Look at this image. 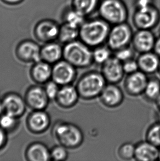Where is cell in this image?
<instances>
[{"label":"cell","instance_id":"8992f818","mask_svg":"<svg viewBox=\"0 0 160 161\" xmlns=\"http://www.w3.org/2000/svg\"><path fill=\"white\" fill-rule=\"evenodd\" d=\"M133 34L132 28L126 22L114 25L106 41L108 46L114 52L130 46Z\"/></svg>","mask_w":160,"mask_h":161},{"label":"cell","instance_id":"60d3db41","mask_svg":"<svg viewBox=\"0 0 160 161\" xmlns=\"http://www.w3.org/2000/svg\"><path fill=\"white\" fill-rule=\"evenodd\" d=\"M156 103H157V106L158 107V110L160 111V97L158 98V100L156 101Z\"/></svg>","mask_w":160,"mask_h":161},{"label":"cell","instance_id":"d590c367","mask_svg":"<svg viewBox=\"0 0 160 161\" xmlns=\"http://www.w3.org/2000/svg\"><path fill=\"white\" fill-rule=\"evenodd\" d=\"M136 9L143 8L154 5V0H135Z\"/></svg>","mask_w":160,"mask_h":161},{"label":"cell","instance_id":"f1b7e54d","mask_svg":"<svg viewBox=\"0 0 160 161\" xmlns=\"http://www.w3.org/2000/svg\"><path fill=\"white\" fill-rule=\"evenodd\" d=\"M146 140L155 146L160 147V123L152 124L147 129L146 133Z\"/></svg>","mask_w":160,"mask_h":161},{"label":"cell","instance_id":"2e32d148","mask_svg":"<svg viewBox=\"0 0 160 161\" xmlns=\"http://www.w3.org/2000/svg\"><path fill=\"white\" fill-rule=\"evenodd\" d=\"M5 113L12 115L15 117H20L26 111L27 106L25 101L18 94L9 93L7 94L2 99Z\"/></svg>","mask_w":160,"mask_h":161},{"label":"cell","instance_id":"7402d4cb","mask_svg":"<svg viewBox=\"0 0 160 161\" xmlns=\"http://www.w3.org/2000/svg\"><path fill=\"white\" fill-rule=\"evenodd\" d=\"M52 68L45 61L36 62L31 68L30 75L33 80L38 84H45L52 78Z\"/></svg>","mask_w":160,"mask_h":161},{"label":"cell","instance_id":"836d02e7","mask_svg":"<svg viewBox=\"0 0 160 161\" xmlns=\"http://www.w3.org/2000/svg\"><path fill=\"white\" fill-rule=\"evenodd\" d=\"M59 86V85L55 83L54 81H49L46 83L45 90L50 100H56L60 89Z\"/></svg>","mask_w":160,"mask_h":161},{"label":"cell","instance_id":"277c9868","mask_svg":"<svg viewBox=\"0 0 160 161\" xmlns=\"http://www.w3.org/2000/svg\"><path fill=\"white\" fill-rule=\"evenodd\" d=\"M99 17L111 25L126 22L128 11L122 0H100L97 10Z\"/></svg>","mask_w":160,"mask_h":161},{"label":"cell","instance_id":"603a6c76","mask_svg":"<svg viewBox=\"0 0 160 161\" xmlns=\"http://www.w3.org/2000/svg\"><path fill=\"white\" fill-rule=\"evenodd\" d=\"M25 156L30 161H48L51 159V151L45 145L40 142L31 144L26 149Z\"/></svg>","mask_w":160,"mask_h":161},{"label":"cell","instance_id":"ffe728a7","mask_svg":"<svg viewBox=\"0 0 160 161\" xmlns=\"http://www.w3.org/2000/svg\"><path fill=\"white\" fill-rule=\"evenodd\" d=\"M159 148L147 141L136 145L134 159L139 161H154L158 159Z\"/></svg>","mask_w":160,"mask_h":161},{"label":"cell","instance_id":"cb8c5ba5","mask_svg":"<svg viewBox=\"0 0 160 161\" xmlns=\"http://www.w3.org/2000/svg\"><path fill=\"white\" fill-rule=\"evenodd\" d=\"M100 0H72V7L86 17L97 11Z\"/></svg>","mask_w":160,"mask_h":161},{"label":"cell","instance_id":"f546056e","mask_svg":"<svg viewBox=\"0 0 160 161\" xmlns=\"http://www.w3.org/2000/svg\"><path fill=\"white\" fill-rule=\"evenodd\" d=\"M136 145L131 142H125L120 146L117 150V156L120 158L128 161L134 158Z\"/></svg>","mask_w":160,"mask_h":161},{"label":"cell","instance_id":"7a4b0ae2","mask_svg":"<svg viewBox=\"0 0 160 161\" xmlns=\"http://www.w3.org/2000/svg\"><path fill=\"white\" fill-rule=\"evenodd\" d=\"M63 57L76 68H88L94 63L93 51L80 40L64 45Z\"/></svg>","mask_w":160,"mask_h":161},{"label":"cell","instance_id":"5b68a950","mask_svg":"<svg viewBox=\"0 0 160 161\" xmlns=\"http://www.w3.org/2000/svg\"><path fill=\"white\" fill-rule=\"evenodd\" d=\"M54 135L60 145L70 149L78 148L84 140L81 129L75 124L59 122L54 128Z\"/></svg>","mask_w":160,"mask_h":161},{"label":"cell","instance_id":"6da1fadb","mask_svg":"<svg viewBox=\"0 0 160 161\" xmlns=\"http://www.w3.org/2000/svg\"><path fill=\"white\" fill-rule=\"evenodd\" d=\"M111 25L101 18L85 20L79 28V39L90 48H95L106 42Z\"/></svg>","mask_w":160,"mask_h":161},{"label":"cell","instance_id":"1f68e13d","mask_svg":"<svg viewBox=\"0 0 160 161\" xmlns=\"http://www.w3.org/2000/svg\"><path fill=\"white\" fill-rule=\"evenodd\" d=\"M50 151L51 159L54 161H65L68 157L67 148L61 145L55 146Z\"/></svg>","mask_w":160,"mask_h":161},{"label":"cell","instance_id":"9c48e42d","mask_svg":"<svg viewBox=\"0 0 160 161\" xmlns=\"http://www.w3.org/2000/svg\"><path fill=\"white\" fill-rule=\"evenodd\" d=\"M59 28L60 25L56 21L45 19L37 22L35 25L34 33L39 42L47 43L58 39Z\"/></svg>","mask_w":160,"mask_h":161},{"label":"cell","instance_id":"7bdbcfd3","mask_svg":"<svg viewBox=\"0 0 160 161\" xmlns=\"http://www.w3.org/2000/svg\"><path fill=\"white\" fill-rule=\"evenodd\" d=\"M157 72H158V74H159V75H160V64H159V67H158V71H157Z\"/></svg>","mask_w":160,"mask_h":161},{"label":"cell","instance_id":"30bf717a","mask_svg":"<svg viewBox=\"0 0 160 161\" xmlns=\"http://www.w3.org/2000/svg\"><path fill=\"white\" fill-rule=\"evenodd\" d=\"M41 48L36 42L25 40L18 44L15 53L21 61L35 63L41 61Z\"/></svg>","mask_w":160,"mask_h":161},{"label":"cell","instance_id":"f35d334b","mask_svg":"<svg viewBox=\"0 0 160 161\" xmlns=\"http://www.w3.org/2000/svg\"><path fill=\"white\" fill-rule=\"evenodd\" d=\"M24 1V0H1L3 3L10 6H15L20 4Z\"/></svg>","mask_w":160,"mask_h":161},{"label":"cell","instance_id":"83f0119b","mask_svg":"<svg viewBox=\"0 0 160 161\" xmlns=\"http://www.w3.org/2000/svg\"><path fill=\"white\" fill-rule=\"evenodd\" d=\"M111 51L108 46H99L93 51V62L102 65L111 57Z\"/></svg>","mask_w":160,"mask_h":161},{"label":"cell","instance_id":"8fae6325","mask_svg":"<svg viewBox=\"0 0 160 161\" xmlns=\"http://www.w3.org/2000/svg\"><path fill=\"white\" fill-rule=\"evenodd\" d=\"M148 81L147 74L139 70L128 74L124 82L125 92L130 96H139L144 93Z\"/></svg>","mask_w":160,"mask_h":161},{"label":"cell","instance_id":"f6af8a7d","mask_svg":"<svg viewBox=\"0 0 160 161\" xmlns=\"http://www.w3.org/2000/svg\"><path fill=\"white\" fill-rule=\"evenodd\" d=\"M158 34H159V35H160V28L159 30H158Z\"/></svg>","mask_w":160,"mask_h":161},{"label":"cell","instance_id":"ac0fdd59","mask_svg":"<svg viewBox=\"0 0 160 161\" xmlns=\"http://www.w3.org/2000/svg\"><path fill=\"white\" fill-rule=\"evenodd\" d=\"M80 96L76 86L72 84L62 86L59 90L56 100L61 107L70 108L78 102Z\"/></svg>","mask_w":160,"mask_h":161},{"label":"cell","instance_id":"52a82bcc","mask_svg":"<svg viewBox=\"0 0 160 161\" xmlns=\"http://www.w3.org/2000/svg\"><path fill=\"white\" fill-rule=\"evenodd\" d=\"M160 21V12L155 5L143 8L136 9L133 23L137 29L152 30Z\"/></svg>","mask_w":160,"mask_h":161},{"label":"cell","instance_id":"e0dca14e","mask_svg":"<svg viewBox=\"0 0 160 161\" xmlns=\"http://www.w3.org/2000/svg\"><path fill=\"white\" fill-rule=\"evenodd\" d=\"M51 123L48 114L44 110L34 111L27 118L26 125L32 133L40 134L46 131Z\"/></svg>","mask_w":160,"mask_h":161},{"label":"cell","instance_id":"4fadbf2b","mask_svg":"<svg viewBox=\"0 0 160 161\" xmlns=\"http://www.w3.org/2000/svg\"><path fill=\"white\" fill-rule=\"evenodd\" d=\"M101 73L107 83L116 84L122 80L125 74L123 63L115 56L111 57L102 64Z\"/></svg>","mask_w":160,"mask_h":161},{"label":"cell","instance_id":"4dcf8cb0","mask_svg":"<svg viewBox=\"0 0 160 161\" xmlns=\"http://www.w3.org/2000/svg\"><path fill=\"white\" fill-rule=\"evenodd\" d=\"M17 118L8 113L3 114L0 118V127L4 130L9 131L15 128Z\"/></svg>","mask_w":160,"mask_h":161},{"label":"cell","instance_id":"b9f144b4","mask_svg":"<svg viewBox=\"0 0 160 161\" xmlns=\"http://www.w3.org/2000/svg\"><path fill=\"white\" fill-rule=\"evenodd\" d=\"M157 119H158V122L160 123V111L158 110V112L157 113Z\"/></svg>","mask_w":160,"mask_h":161},{"label":"cell","instance_id":"8d00e7d4","mask_svg":"<svg viewBox=\"0 0 160 161\" xmlns=\"http://www.w3.org/2000/svg\"><path fill=\"white\" fill-rule=\"evenodd\" d=\"M7 135L6 131L0 127V149L6 143Z\"/></svg>","mask_w":160,"mask_h":161},{"label":"cell","instance_id":"d6a6232c","mask_svg":"<svg viewBox=\"0 0 160 161\" xmlns=\"http://www.w3.org/2000/svg\"><path fill=\"white\" fill-rule=\"evenodd\" d=\"M134 51L133 48L128 46L115 51V56L123 63L125 61L133 58Z\"/></svg>","mask_w":160,"mask_h":161},{"label":"cell","instance_id":"ee69618b","mask_svg":"<svg viewBox=\"0 0 160 161\" xmlns=\"http://www.w3.org/2000/svg\"><path fill=\"white\" fill-rule=\"evenodd\" d=\"M158 159L160 160V148L159 149V153H158Z\"/></svg>","mask_w":160,"mask_h":161},{"label":"cell","instance_id":"44dd1931","mask_svg":"<svg viewBox=\"0 0 160 161\" xmlns=\"http://www.w3.org/2000/svg\"><path fill=\"white\" fill-rule=\"evenodd\" d=\"M63 47L54 42L45 43L41 48L42 61L49 64H55L63 57Z\"/></svg>","mask_w":160,"mask_h":161},{"label":"cell","instance_id":"d4e9b609","mask_svg":"<svg viewBox=\"0 0 160 161\" xmlns=\"http://www.w3.org/2000/svg\"><path fill=\"white\" fill-rule=\"evenodd\" d=\"M79 38V28L63 23L60 25L58 39L64 45L74 42Z\"/></svg>","mask_w":160,"mask_h":161},{"label":"cell","instance_id":"9a60e30c","mask_svg":"<svg viewBox=\"0 0 160 161\" xmlns=\"http://www.w3.org/2000/svg\"><path fill=\"white\" fill-rule=\"evenodd\" d=\"M100 102L108 108L119 107L123 103L124 95L122 90L116 84L108 83L100 95Z\"/></svg>","mask_w":160,"mask_h":161},{"label":"cell","instance_id":"4316f807","mask_svg":"<svg viewBox=\"0 0 160 161\" xmlns=\"http://www.w3.org/2000/svg\"><path fill=\"white\" fill-rule=\"evenodd\" d=\"M143 94L147 100L156 102L160 96V80L157 78L149 79Z\"/></svg>","mask_w":160,"mask_h":161},{"label":"cell","instance_id":"ab89813d","mask_svg":"<svg viewBox=\"0 0 160 161\" xmlns=\"http://www.w3.org/2000/svg\"><path fill=\"white\" fill-rule=\"evenodd\" d=\"M3 113H5L4 107L2 105V103H0V115H2Z\"/></svg>","mask_w":160,"mask_h":161},{"label":"cell","instance_id":"3957f363","mask_svg":"<svg viewBox=\"0 0 160 161\" xmlns=\"http://www.w3.org/2000/svg\"><path fill=\"white\" fill-rule=\"evenodd\" d=\"M106 83L101 72L91 71L80 77L76 87L80 98L91 100L99 96Z\"/></svg>","mask_w":160,"mask_h":161},{"label":"cell","instance_id":"74e56055","mask_svg":"<svg viewBox=\"0 0 160 161\" xmlns=\"http://www.w3.org/2000/svg\"><path fill=\"white\" fill-rule=\"evenodd\" d=\"M153 51L160 57V35L156 39Z\"/></svg>","mask_w":160,"mask_h":161},{"label":"cell","instance_id":"484cf974","mask_svg":"<svg viewBox=\"0 0 160 161\" xmlns=\"http://www.w3.org/2000/svg\"><path fill=\"white\" fill-rule=\"evenodd\" d=\"M63 17V23L77 28H80V26L86 20L85 15L72 7L64 12Z\"/></svg>","mask_w":160,"mask_h":161},{"label":"cell","instance_id":"5bb4252c","mask_svg":"<svg viewBox=\"0 0 160 161\" xmlns=\"http://www.w3.org/2000/svg\"><path fill=\"white\" fill-rule=\"evenodd\" d=\"M24 100L26 105L34 111L44 110L50 100L45 88L39 86L30 87L26 92Z\"/></svg>","mask_w":160,"mask_h":161},{"label":"cell","instance_id":"e575fe53","mask_svg":"<svg viewBox=\"0 0 160 161\" xmlns=\"http://www.w3.org/2000/svg\"><path fill=\"white\" fill-rule=\"evenodd\" d=\"M123 70L125 74H130L139 70L138 64L136 60L131 59L123 62Z\"/></svg>","mask_w":160,"mask_h":161},{"label":"cell","instance_id":"ba28073f","mask_svg":"<svg viewBox=\"0 0 160 161\" xmlns=\"http://www.w3.org/2000/svg\"><path fill=\"white\" fill-rule=\"evenodd\" d=\"M76 69L65 59L60 60L52 68V80L61 86L72 84L76 80Z\"/></svg>","mask_w":160,"mask_h":161},{"label":"cell","instance_id":"d6986e66","mask_svg":"<svg viewBox=\"0 0 160 161\" xmlns=\"http://www.w3.org/2000/svg\"><path fill=\"white\" fill-rule=\"evenodd\" d=\"M136 61L139 70L147 75L154 74L158 71L160 57L154 51L141 53Z\"/></svg>","mask_w":160,"mask_h":161},{"label":"cell","instance_id":"7c38bea8","mask_svg":"<svg viewBox=\"0 0 160 161\" xmlns=\"http://www.w3.org/2000/svg\"><path fill=\"white\" fill-rule=\"evenodd\" d=\"M156 37L152 30L138 29L132 38V47L141 53L153 51Z\"/></svg>","mask_w":160,"mask_h":161}]
</instances>
